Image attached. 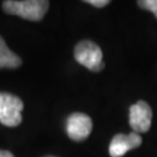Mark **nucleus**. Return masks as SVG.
<instances>
[{
    "label": "nucleus",
    "instance_id": "7ed1b4c3",
    "mask_svg": "<svg viewBox=\"0 0 157 157\" xmlns=\"http://www.w3.org/2000/svg\"><path fill=\"white\" fill-rule=\"evenodd\" d=\"M23 102L17 95L0 92V122L7 127H17L22 122Z\"/></svg>",
    "mask_w": 157,
    "mask_h": 157
},
{
    "label": "nucleus",
    "instance_id": "39448f33",
    "mask_svg": "<svg viewBox=\"0 0 157 157\" xmlns=\"http://www.w3.org/2000/svg\"><path fill=\"white\" fill-rule=\"evenodd\" d=\"M92 120L87 114L73 113L67 120V136L73 141H84L92 132Z\"/></svg>",
    "mask_w": 157,
    "mask_h": 157
},
{
    "label": "nucleus",
    "instance_id": "9d476101",
    "mask_svg": "<svg viewBox=\"0 0 157 157\" xmlns=\"http://www.w3.org/2000/svg\"><path fill=\"white\" fill-rule=\"evenodd\" d=\"M0 157H14V155L7 150H0Z\"/></svg>",
    "mask_w": 157,
    "mask_h": 157
},
{
    "label": "nucleus",
    "instance_id": "f03ea898",
    "mask_svg": "<svg viewBox=\"0 0 157 157\" xmlns=\"http://www.w3.org/2000/svg\"><path fill=\"white\" fill-rule=\"evenodd\" d=\"M75 58L79 64L87 67L92 72H99L105 67L100 47L90 40L80 41L75 47Z\"/></svg>",
    "mask_w": 157,
    "mask_h": 157
},
{
    "label": "nucleus",
    "instance_id": "f257e3e1",
    "mask_svg": "<svg viewBox=\"0 0 157 157\" xmlns=\"http://www.w3.org/2000/svg\"><path fill=\"white\" fill-rule=\"evenodd\" d=\"M49 1L47 0H6L2 2V10L11 15L30 20H42L49 8Z\"/></svg>",
    "mask_w": 157,
    "mask_h": 157
},
{
    "label": "nucleus",
    "instance_id": "9b49d317",
    "mask_svg": "<svg viewBox=\"0 0 157 157\" xmlns=\"http://www.w3.org/2000/svg\"><path fill=\"white\" fill-rule=\"evenodd\" d=\"M45 157H55V156H45Z\"/></svg>",
    "mask_w": 157,
    "mask_h": 157
},
{
    "label": "nucleus",
    "instance_id": "6e6552de",
    "mask_svg": "<svg viewBox=\"0 0 157 157\" xmlns=\"http://www.w3.org/2000/svg\"><path fill=\"white\" fill-rule=\"evenodd\" d=\"M137 4L141 8L152 12L157 17V0H140L137 1Z\"/></svg>",
    "mask_w": 157,
    "mask_h": 157
},
{
    "label": "nucleus",
    "instance_id": "1a4fd4ad",
    "mask_svg": "<svg viewBox=\"0 0 157 157\" xmlns=\"http://www.w3.org/2000/svg\"><path fill=\"white\" fill-rule=\"evenodd\" d=\"M84 2L90 4V5L94 6V7H98V8H101V7L107 6L111 1H109V0H86Z\"/></svg>",
    "mask_w": 157,
    "mask_h": 157
},
{
    "label": "nucleus",
    "instance_id": "0eeeda50",
    "mask_svg": "<svg viewBox=\"0 0 157 157\" xmlns=\"http://www.w3.org/2000/svg\"><path fill=\"white\" fill-rule=\"evenodd\" d=\"M22 64V59L7 47L5 40L0 36V69H15Z\"/></svg>",
    "mask_w": 157,
    "mask_h": 157
},
{
    "label": "nucleus",
    "instance_id": "423d86ee",
    "mask_svg": "<svg viewBox=\"0 0 157 157\" xmlns=\"http://www.w3.org/2000/svg\"><path fill=\"white\" fill-rule=\"evenodd\" d=\"M142 144V137L137 133L129 134H117L109 143L108 151L111 157H122L127 151L139 148Z\"/></svg>",
    "mask_w": 157,
    "mask_h": 157
},
{
    "label": "nucleus",
    "instance_id": "20e7f679",
    "mask_svg": "<svg viewBox=\"0 0 157 157\" xmlns=\"http://www.w3.org/2000/svg\"><path fill=\"white\" fill-rule=\"evenodd\" d=\"M152 111L146 101L139 100L129 108V124L134 133H146L151 126Z\"/></svg>",
    "mask_w": 157,
    "mask_h": 157
}]
</instances>
